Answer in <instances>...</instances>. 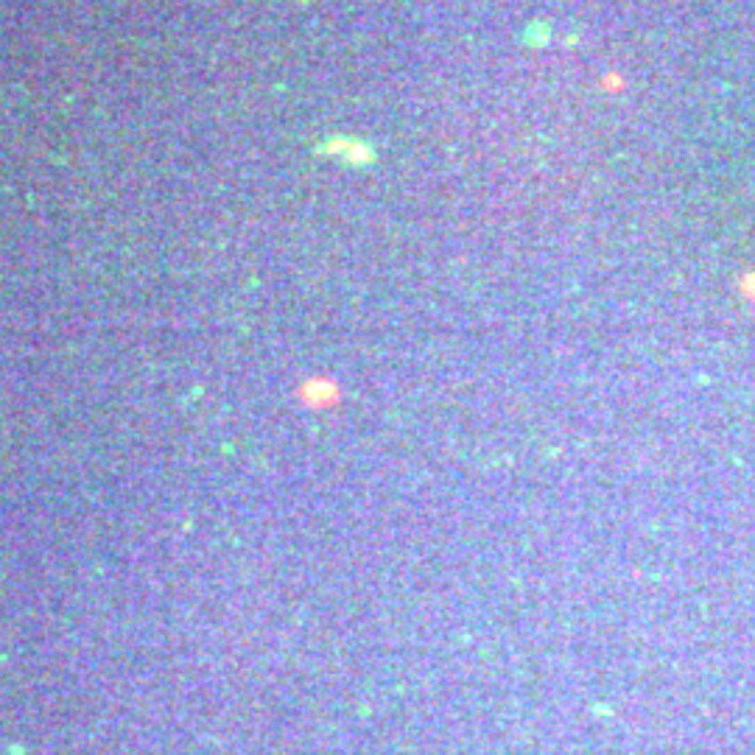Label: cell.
<instances>
[{"mask_svg":"<svg viewBox=\"0 0 755 755\" xmlns=\"http://www.w3.org/2000/svg\"><path fill=\"white\" fill-rule=\"evenodd\" d=\"M322 154L325 157H333L344 165H366L375 159V151L372 146H366L364 140L358 137H347V134H336V137H327L325 146H322Z\"/></svg>","mask_w":755,"mask_h":755,"instance_id":"6da1fadb","label":"cell"}]
</instances>
